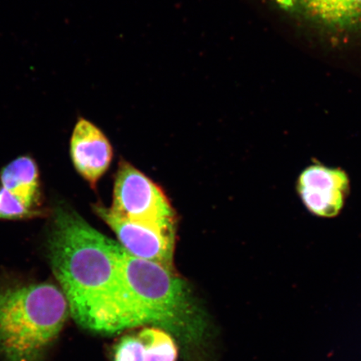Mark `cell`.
<instances>
[{"mask_svg": "<svg viewBox=\"0 0 361 361\" xmlns=\"http://www.w3.org/2000/svg\"><path fill=\"white\" fill-rule=\"evenodd\" d=\"M123 252L71 207L54 212L48 259L80 327L104 335L135 327L121 270Z\"/></svg>", "mask_w": 361, "mask_h": 361, "instance_id": "cell-1", "label": "cell"}, {"mask_svg": "<svg viewBox=\"0 0 361 361\" xmlns=\"http://www.w3.org/2000/svg\"><path fill=\"white\" fill-rule=\"evenodd\" d=\"M121 270L135 326L152 324L187 341L201 336V310L174 269L124 250Z\"/></svg>", "mask_w": 361, "mask_h": 361, "instance_id": "cell-2", "label": "cell"}, {"mask_svg": "<svg viewBox=\"0 0 361 361\" xmlns=\"http://www.w3.org/2000/svg\"><path fill=\"white\" fill-rule=\"evenodd\" d=\"M69 314L64 293L55 284L0 291V355L7 361H42Z\"/></svg>", "mask_w": 361, "mask_h": 361, "instance_id": "cell-3", "label": "cell"}, {"mask_svg": "<svg viewBox=\"0 0 361 361\" xmlns=\"http://www.w3.org/2000/svg\"><path fill=\"white\" fill-rule=\"evenodd\" d=\"M111 209L135 223L176 229L175 211L164 192L126 161L121 162L116 175Z\"/></svg>", "mask_w": 361, "mask_h": 361, "instance_id": "cell-4", "label": "cell"}, {"mask_svg": "<svg viewBox=\"0 0 361 361\" xmlns=\"http://www.w3.org/2000/svg\"><path fill=\"white\" fill-rule=\"evenodd\" d=\"M314 32L341 42L361 40V0H273Z\"/></svg>", "mask_w": 361, "mask_h": 361, "instance_id": "cell-5", "label": "cell"}, {"mask_svg": "<svg viewBox=\"0 0 361 361\" xmlns=\"http://www.w3.org/2000/svg\"><path fill=\"white\" fill-rule=\"evenodd\" d=\"M351 191L350 176L341 166L314 160L302 170L295 192L302 205L315 218L333 219L344 210Z\"/></svg>", "mask_w": 361, "mask_h": 361, "instance_id": "cell-6", "label": "cell"}, {"mask_svg": "<svg viewBox=\"0 0 361 361\" xmlns=\"http://www.w3.org/2000/svg\"><path fill=\"white\" fill-rule=\"evenodd\" d=\"M94 210L116 233L120 245L129 255L174 269L176 229L135 223L102 205L94 206Z\"/></svg>", "mask_w": 361, "mask_h": 361, "instance_id": "cell-7", "label": "cell"}, {"mask_svg": "<svg viewBox=\"0 0 361 361\" xmlns=\"http://www.w3.org/2000/svg\"><path fill=\"white\" fill-rule=\"evenodd\" d=\"M71 157L76 171L94 188L109 169L113 149L97 126L80 118L72 133Z\"/></svg>", "mask_w": 361, "mask_h": 361, "instance_id": "cell-8", "label": "cell"}, {"mask_svg": "<svg viewBox=\"0 0 361 361\" xmlns=\"http://www.w3.org/2000/svg\"><path fill=\"white\" fill-rule=\"evenodd\" d=\"M0 182L18 200L30 209L39 210V173L30 157H20L0 171Z\"/></svg>", "mask_w": 361, "mask_h": 361, "instance_id": "cell-9", "label": "cell"}, {"mask_svg": "<svg viewBox=\"0 0 361 361\" xmlns=\"http://www.w3.org/2000/svg\"><path fill=\"white\" fill-rule=\"evenodd\" d=\"M143 345L145 361H177L178 347L164 329L145 327L137 332Z\"/></svg>", "mask_w": 361, "mask_h": 361, "instance_id": "cell-10", "label": "cell"}, {"mask_svg": "<svg viewBox=\"0 0 361 361\" xmlns=\"http://www.w3.org/2000/svg\"><path fill=\"white\" fill-rule=\"evenodd\" d=\"M42 214V211L30 209L23 204L0 182V219H29Z\"/></svg>", "mask_w": 361, "mask_h": 361, "instance_id": "cell-11", "label": "cell"}, {"mask_svg": "<svg viewBox=\"0 0 361 361\" xmlns=\"http://www.w3.org/2000/svg\"><path fill=\"white\" fill-rule=\"evenodd\" d=\"M113 361H145L142 342L137 333L120 338L113 350Z\"/></svg>", "mask_w": 361, "mask_h": 361, "instance_id": "cell-12", "label": "cell"}]
</instances>
